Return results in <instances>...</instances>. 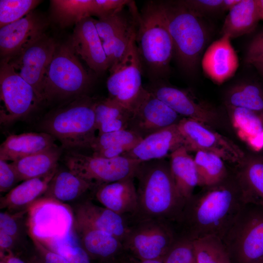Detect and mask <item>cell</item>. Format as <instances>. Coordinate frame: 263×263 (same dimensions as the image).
<instances>
[{"label":"cell","instance_id":"cell-1","mask_svg":"<svg viewBox=\"0 0 263 263\" xmlns=\"http://www.w3.org/2000/svg\"><path fill=\"white\" fill-rule=\"evenodd\" d=\"M203 188L185 201L175 226L180 236L192 241L208 236L222 239L245 204L240 187L232 173Z\"/></svg>","mask_w":263,"mask_h":263},{"label":"cell","instance_id":"cell-2","mask_svg":"<svg viewBox=\"0 0 263 263\" xmlns=\"http://www.w3.org/2000/svg\"><path fill=\"white\" fill-rule=\"evenodd\" d=\"M135 178L138 183L137 209L130 221L156 219L175 224L185 201L177 190L169 162L165 158L142 162Z\"/></svg>","mask_w":263,"mask_h":263},{"label":"cell","instance_id":"cell-3","mask_svg":"<svg viewBox=\"0 0 263 263\" xmlns=\"http://www.w3.org/2000/svg\"><path fill=\"white\" fill-rule=\"evenodd\" d=\"M135 42L150 81L164 79L169 72L174 46L161 1L147 2L136 18Z\"/></svg>","mask_w":263,"mask_h":263},{"label":"cell","instance_id":"cell-4","mask_svg":"<svg viewBox=\"0 0 263 263\" xmlns=\"http://www.w3.org/2000/svg\"><path fill=\"white\" fill-rule=\"evenodd\" d=\"M96 100L85 95L66 101L45 116L40 129L57 140L62 149H91L97 136Z\"/></svg>","mask_w":263,"mask_h":263},{"label":"cell","instance_id":"cell-5","mask_svg":"<svg viewBox=\"0 0 263 263\" xmlns=\"http://www.w3.org/2000/svg\"><path fill=\"white\" fill-rule=\"evenodd\" d=\"M161 3L173 44L174 56L186 72L193 73L208 39L202 17L181 0L161 1Z\"/></svg>","mask_w":263,"mask_h":263},{"label":"cell","instance_id":"cell-6","mask_svg":"<svg viewBox=\"0 0 263 263\" xmlns=\"http://www.w3.org/2000/svg\"><path fill=\"white\" fill-rule=\"evenodd\" d=\"M92 80L70 41L57 44L43 84V101L68 100L88 95Z\"/></svg>","mask_w":263,"mask_h":263},{"label":"cell","instance_id":"cell-7","mask_svg":"<svg viewBox=\"0 0 263 263\" xmlns=\"http://www.w3.org/2000/svg\"><path fill=\"white\" fill-rule=\"evenodd\" d=\"M221 239L232 263L263 258V207L244 204Z\"/></svg>","mask_w":263,"mask_h":263},{"label":"cell","instance_id":"cell-8","mask_svg":"<svg viewBox=\"0 0 263 263\" xmlns=\"http://www.w3.org/2000/svg\"><path fill=\"white\" fill-rule=\"evenodd\" d=\"M135 36L125 56L109 68L106 82L108 97L132 113L148 93L142 83V66Z\"/></svg>","mask_w":263,"mask_h":263},{"label":"cell","instance_id":"cell-9","mask_svg":"<svg viewBox=\"0 0 263 263\" xmlns=\"http://www.w3.org/2000/svg\"><path fill=\"white\" fill-rule=\"evenodd\" d=\"M178 236L173 223L156 219L137 220L130 221L122 243L125 251L137 259L162 260Z\"/></svg>","mask_w":263,"mask_h":263},{"label":"cell","instance_id":"cell-10","mask_svg":"<svg viewBox=\"0 0 263 263\" xmlns=\"http://www.w3.org/2000/svg\"><path fill=\"white\" fill-rule=\"evenodd\" d=\"M64 162L69 170L97 188L127 178H135L142 163L123 156L105 158L73 150L66 153Z\"/></svg>","mask_w":263,"mask_h":263},{"label":"cell","instance_id":"cell-11","mask_svg":"<svg viewBox=\"0 0 263 263\" xmlns=\"http://www.w3.org/2000/svg\"><path fill=\"white\" fill-rule=\"evenodd\" d=\"M0 123L7 126L25 117L41 102L33 87L5 61L0 65Z\"/></svg>","mask_w":263,"mask_h":263},{"label":"cell","instance_id":"cell-12","mask_svg":"<svg viewBox=\"0 0 263 263\" xmlns=\"http://www.w3.org/2000/svg\"><path fill=\"white\" fill-rule=\"evenodd\" d=\"M189 151H205L214 153L224 161L240 165L245 157L243 150L228 138L199 121L182 118L177 124Z\"/></svg>","mask_w":263,"mask_h":263},{"label":"cell","instance_id":"cell-13","mask_svg":"<svg viewBox=\"0 0 263 263\" xmlns=\"http://www.w3.org/2000/svg\"><path fill=\"white\" fill-rule=\"evenodd\" d=\"M138 14L134 2L132 1L129 5L127 13L124 8L111 16L94 19L110 68L127 53L136 35Z\"/></svg>","mask_w":263,"mask_h":263},{"label":"cell","instance_id":"cell-14","mask_svg":"<svg viewBox=\"0 0 263 263\" xmlns=\"http://www.w3.org/2000/svg\"><path fill=\"white\" fill-rule=\"evenodd\" d=\"M145 88L183 117L196 120L210 127L217 123L218 111L189 89L173 86L164 79L150 81Z\"/></svg>","mask_w":263,"mask_h":263},{"label":"cell","instance_id":"cell-15","mask_svg":"<svg viewBox=\"0 0 263 263\" xmlns=\"http://www.w3.org/2000/svg\"><path fill=\"white\" fill-rule=\"evenodd\" d=\"M57 43L44 34L6 62L35 90L43 101V84L47 71Z\"/></svg>","mask_w":263,"mask_h":263},{"label":"cell","instance_id":"cell-16","mask_svg":"<svg viewBox=\"0 0 263 263\" xmlns=\"http://www.w3.org/2000/svg\"><path fill=\"white\" fill-rule=\"evenodd\" d=\"M30 207V227L37 239L60 241L66 238L73 223V216L64 204L43 199Z\"/></svg>","mask_w":263,"mask_h":263},{"label":"cell","instance_id":"cell-17","mask_svg":"<svg viewBox=\"0 0 263 263\" xmlns=\"http://www.w3.org/2000/svg\"><path fill=\"white\" fill-rule=\"evenodd\" d=\"M49 25L42 14L32 11L0 28V61H7L45 34Z\"/></svg>","mask_w":263,"mask_h":263},{"label":"cell","instance_id":"cell-18","mask_svg":"<svg viewBox=\"0 0 263 263\" xmlns=\"http://www.w3.org/2000/svg\"><path fill=\"white\" fill-rule=\"evenodd\" d=\"M183 118L149 92L133 112L128 130L142 139L174 124Z\"/></svg>","mask_w":263,"mask_h":263},{"label":"cell","instance_id":"cell-19","mask_svg":"<svg viewBox=\"0 0 263 263\" xmlns=\"http://www.w3.org/2000/svg\"><path fill=\"white\" fill-rule=\"evenodd\" d=\"M73 217L76 226L101 230L113 235L122 242L130 227L129 217L97 206L89 198L83 199L76 205Z\"/></svg>","mask_w":263,"mask_h":263},{"label":"cell","instance_id":"cell-20","mask_svg":"<svg viewBox=\"0 0 263 263\" xmlns=\"http://www.w3.org/2000/svg\"><path fill=\"white\" fill-rule=\"evenodd\" d=\"M70 42L76 54L95 73L100 75L109 69V61L92 17L84 18L75 25Z\"/></svg>","mask_w":263,"mask_h":263},{"label":"cell","instance_id":"cell-21","mask_svg":"<svg viewBox=\"0 0 263 263\" xmlns=\"http://www.w3.org/2000/svg\"><path fill=\"white\" fill-rule=\"evenodd\" d=\"M202 66L205 74L218 84L223 83L235 75L239 59L228 35H222L208 46L203 56Z\"/></svg>","mask_w":263,"mask_h":263},{"label":"cell","instance_id":"cell-22","mask_svg":"<svg viewBox=\"0 0 263 263\" xmlns=\"http://www.w3.org/2000/svg\"><path fill=\"white\" fill-rule=\"evenodd\" d=\"M184 146V139L174 124L143 138L122 156L141 162L164 159L169 154Z\"/></svg>","mask_w":263,"mask_h":263},{"label":"cell","instance_id":"cell-23","mask_svg":"<svg viewBox=\"0 0 263 263\" xmlns=\"http://www.w3.org/2000/svg\"><path fill=\"white\" fill-rule=\"evenodd\" d=\"M132 177L98 187L93 197L103 207L129 218L137 211V188Z\"/></svg>","mask_w":263,"mask_h":263},{"label":"cell","instance_id":"cell-24","mask_svg":"<svg viewBox=\"0 0 263 263\" xmlns=\"http://www.w3.org/2000/svg\"><path fill=\"white\" fill-rule=\"evenodd\" d=\"M55 140L42 132L9 135L0 146V160L14 162L45 151L56 146Z\"/></svg>","mask_w":263,"mask_h":263},{"label":"cell","instance_id":"cell-25","mask_svg":"<svg viewBox=\"0 0 263 263\" xmlns=\"http://www.w3.org/2000/svg\"><path fill=\"white\" fill-rule=\"evenodd\" d=\"M233 174L245 204L263 207V156H245Z\"/></svg>","mask_w":263,"mask_h":263},{"label":"cell","instance_id":"cell-26","mask_svg":"<svg viewBox=\"0 0 263 263\" xmlns=\"http://www.w3.org/2000/svg\"><path fill=\"white\" fill-rule=\"evenodd\" d=\"M96 186L69 170L57 169L43 194L44 199L65 204L90 194Z\"/></svg>","mask_w":263,"mask_h":263},{"label":"cell","instance_id":"cell-27","mask_svg":"<svg viewBox=\"0 0 263 263\" xmlns=\"http://www.w3.org/2000/svg\"><path fill=\"white\" fill-rule=\"evenodd\" d=\"M76 228L79 244L91 259L105 261L113 259L117 255L125 252L122 242L110 233L91 228Z\"/></svg>","mask_w":263,"mask_h":263},{"label":"cell","instance_id":"cell-28","mask_svg":"<svg viewBox=\"0 0 263 263\" xmlns=\"http://www.w3.org/2000/svg\"><path fill=\"white\" fill-rule=\"evenodd\" d=\"M58 168L48 174L22 181L0 198V208L22 210L34 204L47 189Z\"/></svg>","mask_w":263,"mask_h":263},{"label":"cell","instance_id":"cell-29","mask_svg":"<svg viewBox=\"0 0 263 263\" xmlns=\"http://www.w3.org/2000/svg\"><path fill=\"white\" fill-rule=\"evenodd\" d=\"M231 122L238 137L250 149L263 150V119L249 110L226 106Z\"/></svg>","mask_w":263,"mask_h":263},{"label":"cell","instance_id":"cell-30","mask_svg":"<svg viewBox=\"0 0 263 263\" xmlns=\"http://www.w3.org/2000/svg\"><path fill=\"white\" fill-rule=\"evenodd\" d=\"M182 146L169 154V165L177 190L186 201L198 186V179L194 158Z\"/></svg>","mask_w":263,"mask_h":263},{"label":"cell","instance_id":"cell-31","mask_svg":"<svg viewBox=\"0 0 263 263\" xmlns=\"http://www.w3.org/2000/svg\"><path fill=\"white\" fill-rule=\"evenodd\" d=\"M260 20L256 0H241L229 11L222 28V35L232 39L249 34Z\"/></svg>","mask_w":263,"mask_h":263},{"label":"cell","instance_id":"cell-32","mask_svg":"<svg viewBox=\"0 0 263 263\" xmlns=\"http://www.w3.org/2000/svg\"><path fill=\"white\" fill-rule=\"evenodd\" d=\"M62 149L61 147L56 146L10 163L20 182L42 177L58 168Z\"/></svg>","mask_w":263,"mask_h":263},{"label":"cell","instance_id":"cell-33","mask_svg":"<svg viewBox=\"0 0 263 263\" xmlns=\"http://www.w3.org/2000/svg\"><path fill=\"white\" fill-rule=\"evenodd\" d=\"M142 138L128 129L97 134L91 150L94 157L113 158L122 156Z\"/></svg>","mask_w":263,"mask_h":263},{"label":"cell","instance_id":"cell-34","mask_svg":"<svg viewBox=\"0 0 263 263\" xmlns=\"http://www.w3.org/2000/svg\"><path fill=\"white\" fill-rule=\"evenodd\" d=\"M95 124L98 134L128 129L132 113L108 97L96 99Z\"/></svg>","mask_w":263,"mask_h":263},{"label":"cell","instance_id":"cell-35","mask_svg":"<svg viewBox=\"0 0 263 263\" xmlns=\"http://www.w3.org/2000/svg\"><path fill=\"white\" fill-rule=\"evenodd\" d=\"M225 104L253 111L263 119V85L247 81L234 85L225 94Z\"/></svg>","mask_w":263,"mask_h":263},{"label":"cell","instance_id":"cell-36","mask_svg":"<svg viewBox=\"0 0 263 263\" xmlns=\"http://www.w3.org/2000/svg\"><path fill=\"white\" fill-rule=\"evenodd\" d=\"M50 3L52 19L62 28L93 16L94 0H52Z\"/></svg>","mask_w":263,"mask_h":263},{"label":"cell","instance_id":"cell-37","mask_svg":"<svg viewBox=\"0 0 263 263\" xmlns=\"http://www.w3.org/2000/svg\"><path fill=\"white\" fill-rule=\"evenodd\" d=\"M194 160L199 187L205 188L217 185L229 175L224 161L214 153L198 151Z\"/></svg>","mask_w":263,"mask_h":263},{"label":"cell","instance_id":"cell-38","mask_svg":"<svg viewBox=\"0 0 263 263\" xmlns=\"http://www.w3.org/2000/svg\"><path fill=\"white\" fill-rule=\"evenodd\" d=\"M198 263H232L222 241L216 236H208L193 241Z\"/></svg>","mask_w":263,"mask_h":263},{"label":"cell","instance_id":"cell-39","mask_svg":"<svg viewBox=\"0 0 263 263\" xmlns=\"http://www.w3.org/2000/svg\"><path fill=\"white\" fill-rule=\"evenodd\" d=\"M41 2L38 0H0V28L23 18Z\"/></svg>","mask_w":263,"mask_h":263},{"label":"cell","instance_id":"cell-40","mask_svg":"<svg viewBox=\"0 0 263 263\" xmlns=\"http://www.w3.org/2000/svg\"><path fill=\"white\" fill-rule=\"evenodd\" d=\"M162 260L164 263H198L193 241L179 235Z\"/></svg>","mask_w":263,"mask_h":263},{"label":"cell","instance_id":"cell-41","mask_svg":"<svg viewBox=\"0 0 263 263\" xmlns=\"http://www.w3.org/2000/svg\"><path fill=\"white\" fill-rule=\"evenodd\" d=\"M51 249L64 257L68 263H91L89 254L80 244L63 243Z\"/></svg>","mask_w":263,"mask_h":263},{"label":"cell","instance_id":"cell-42","mask_svg":"<svg viewBox=\"0 0 263 263\" xmlns=\"http://www.w3.org/2000/svg\"><path fill=\"white\" fill-rule=\"evenodd\" d=\"M131 2L129 0H94L93 16L99 19L111 16L124 9Z\"/></svg>","mask_w":263,"mask_h":263},{"label":"cell","instance_id":"cell-43","mask_svg":"<svg viewBox=\"0 0 263 263\" xmlns=\"http://www.w3.org/2000/svg\"><path fill=\"white\" fill-rule=\"evenodd\" d=\"M36 248L35 253L27 261V263H68L57 253L44 246L34 238Z\"/></svg>","mask_w":263,"mask_h":263},{"label":"cell","instance_id":"cell-44","mask_svg":"<svg viewBox=\"0 0 263 263\" xmlns=\"http://www.w3.org/2000/svg\"><path fill=\"white\" fill-rule=\"evenodd\" d=\"M181 1L201 17L223 11V0H185Z\"/></svg>","mask_w":263,"mask_h":263},{"label":"cell","instance_id":"cell-45","mask_svg":"<svg viewBox=\"0 0 263 263\" xmlns=\"http://www.w3.org/2000/svg\"><path fill=\"white\" fill-rule=\"evenodd\" d=\"M20 182L14 168L11 163L0 160V191L8 192Z\"/></svg>","mask_w":263,"mask_h":263},{"label":"cell","instance_id":"cell-46","mask_svg":"<svg viewBox=\"0 0 263 263\" xmlns=\"http://www.w3.org/2000/svg\"><path fill=\"white\" fill-rule=\"evenodd\" d=\"M245 59L252 65L263 61V30L249 43Z\"/></svg>","mask_w":263,"mask_h":263},{"label":"cell","instance_id":"cell-47","mask_svg":"<svg viewBox=\"0 0 263 263\" xmlns=\"http://www.w3.org/2000/svg\"><path fill=\"white\" fill-rule=\"evenodd\" d=\"M0 230L17 239L19 234V226L16 218L8 211L0 213Z\"/></svg>","mask_w":263,"mask_h":263},{"label":"cell","instance_id":"cell-48","mask_svg":"<svg viewBox=\"0 0 263 263\" xmlns=\"http://www.w3.org/2000/svg\"><path fill=\"white\" fill-rule=\"evenodd\" d=\"M15 240L12 236L0 230V252L12 251L11 249L14 246Z\"/></svg>","mask_w":263,"mask_h":263},{"label":"cell","instance_id":"cell-49","mask_svg":"<svg viewBox=\"0 0 263 263\" xmlns=\"http://www.w3.org/2000/svg\"><path fill=\"white\" fill-rule=\"evenodd\" d=\"M0 259L3 260L6 263H27L21 258L15 255L11 250H6L0 252Z\"/></svg>","mask_w":263,"mask_h":263},{"label":"cell","instance_id":"cell-50","mask_svg":"<svg viewBox=\"0 0 263 263\" xmlns=\"http://www.w3.org/2000/svg\"><path fill=\"white\" fill-rule=\"evenodd\" d=\"M138 260L139 261H135L134 259H122L121 263H164L162 260L160 259Z\"/></svg>","mask_w":263,"mask_h":263},{"label":"cell","instance_id":"cell-51","mask_svg":"<svg viewBox=\"0 0 263 263\" xmlns=\"http://www.w3.org/2000/svg\"><path fill=\"white\" fill-rule=\"evenodd\" d=\"M241 0H223V11H229Z\"/></svg>","mask_w":263,"mask_h":263},{"label":"cell","instance_id":"cell-52","mask_svg":"<svg viewBox=\"0 0 263 263\" xmlns=\"http://www.w3.org/2000/svg\"><path fill=\"white\" fill-rule=\"evenodd\" d=\"M261 20H263V0H256Z\"/></svg>","mask_w":263,"mask_h":263},{"label":"cell","instance_id":"cell-53","mask_svg":"<svg viewBox=\"0 0 263 263\" xmlns=\"http://www.w3.org/2000/svg\"><path fill=\"white\" fill-rule=\"evenodd\" d=\"M257 70L263 75V62L253 65Z\"/></svg>","mask_w":263,"mask_h":263},{"label":"cell","instance_id":"cell-54","mask_svg":"<svg viewBox=\"0 0 263 263\" xmlns=\"http://www.w3.org/2000/svg\"><path fill=\"white\" fill-rule=\"evenodd\" d=\"M112 261H113V259L105 261H103V262H104L105 263H113Z\"/></svg>","mask_w":263,"mask_h":263},{"label":"cell","instance_id":"cell-55","mask_svg":"<svg viewBox=\"0 0 263 263\" xmlns=\"http://www.w3.org/2000/svg\"><path fill=\"white\" fill-rule=\"evenodd\" d=\"M254 263H263V258L258 260V261H257L256 262Z\"/></svg>","mask_w":263,"mask_h":263},{"label":"cell","instance_id":"cell-56","mask_svg":"<svg viewBox=\"0 0 263 263\" xmlns=\"http://www.w3.org/2000/svg\"><path fill=\"white\" fill-rule=\"evenodd\" d=\"M0 263H6L5 261L0 259Z\"/></svg>","mask_w":263,"mask_h":263},{"label":"cell","instance_id":"cell-57","mask_svg":"<svg viewBox=\"0 0 263 263\" xmlns=\"http://www.w3.org/2000/svg\"><path fill=\"white\" fill-rule=\"evenodd\" d=\"M263 62V61H262V62ZM261 62H259V63H261ZM256 64H257V63H256Z\"/></svg>","mask_w":263,"mask_h":263}]
</instances>
